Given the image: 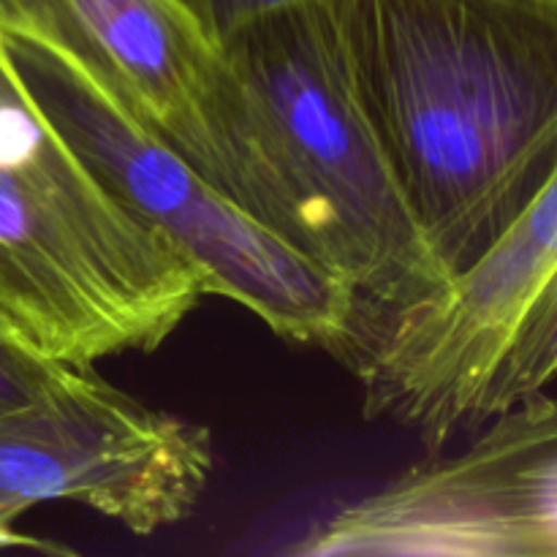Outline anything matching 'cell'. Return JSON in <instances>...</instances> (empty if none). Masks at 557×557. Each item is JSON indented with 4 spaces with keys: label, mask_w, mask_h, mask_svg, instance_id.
Returning <instances> with one entry per match:
<instances>
[{
    "label": "cell",
    "mask_w": 557,
    "mask_h": 557,
    "mask_svg": "<svg viewBox=\"0 0 557 557\" xmlns=\"http://www.w3.org/2000/svg\"><path fill=\"white\" fill-rule=\"evenodd\" d=\"M0 30L65 54L239 205L226 65L177 0H0Z\"/></svg>",
    "instance_id": "8"
},
{
    "label": "cell",
    "mask_w": 557,
    "mask_h": 557,
    "mask_svg": "<svg viewBox=\"0 0 557 557\" xmlns=\"http://www.w3.org/2000/svg\"><path fill=\"white\" fill-rule=\"evenodd\" d=\"M71 364H60L33 351L9 326L0 324V411L25 406L47 392Z\"/></svg>",
    "instance_id": "9"
},
{
    "label": "cell",
    "mask_w": 557,
    "mask_h": 557,
    "mask_svg": "<svg viewBox=\"0 0 557 557\" xmlns=\"http://www.w3.org/2000/svg\"><path fill=\"white\" fill-rule=\"evenodd\" d=\"M557 267V169L498 243L438 294L379 315L354 354L364 413L444 446L476 406L517 321Z\"/></svg>",
    "instance_id": "7"
},
{
    "label": "cell",
    "mask_w": 557,
    "mask_h": 557,
    "mask_svg": "<svg viewBox=\"0 0 557 557\" xmlns=\"http://www.w3.org/2000/svg\"><path fill=\"white\" fill-rule=\"evenodd\" d=\"M54 128L0 30V324L47 359L152 354L205 299Z\"/></svg>",
    "instance_id": "3"
},
{
    "label": "cell",
    "mask_w": 557,
    "mask_h": 557,
    "mask_svg": "<svg viewBox=\"0 0 557 557\" xmlns=\"http://www.w3.org/2000/svg\"><path fill=\"white\" fill-rule=\"evenodd\" d=\"M218 49L250 215L346 283L375 319L438 294L451 275L408 210L324 5L272 11Z\"/></svg>",
    "instance_id": "2"
},
{
    "label": "cell",
    "mask_w": 557,
    "mask_h": 557,
    "mask_svg": "<svg viewBox=\"0 0 557 557\" xmlns=\"http://www.w3.org/2000/svg\"><path fill=\"white\" fill-rule=\"evenodd\" d=\"M5 41L54 128L141 226L183 256L207 297L243 305L281 341L357 354L364 305L346 283L223 194L58 49Z\"/></svg>",
    "instance_id": "4"
},
{
    "label": "cell",
    "mask_w": 557,
    "mask_h": 557,
    "mask_svg": "<svg viewBox=\"0 0 557 557\" xmlns=\"http://www.w3.org/2000/svg\"><path fill=\"white\" fill-rule=\"evenodd\" d=\"M215 47L250 22L281 11L299 0H177Z\"/></svg>",
    "instance_id": "10"
},
{
    "label": "cell",
    "mask_w": 557,
    "mask_h": 557,
    "mask_svg": "<svg viewBox=\"0 0 557 557\" xmlns=\"http://www.w3.org/2000/svg\"><path fill=\"white\" fill-rule=\"evenodd\" d=\"M457 455L419 462L310 528L302 557L557 555V397L490 417Z\"/></svg>",
    "instance_id": "6"
},
{
    "label": "cell",
    "mask_w": 557,
    "mask_h": 557,
    "mask_svg": "<svg viewBox=\"0 0 557 557\" xmlns=\"http://www.w3.org/2000/svg\"><path fill=\"white\" fill-rule=\"evenodd\" d=\"M215 466L205 424L158 411L96 368H69L25 406L0 411V520L76 504L150 536L188 520Z\"/></svg>",
    "instance_id": "5"
},
{
    "label": "cell",
    "mask_w": 557,
    "mask_h": 557,
    "mask_svg": "<svg viewBox=\"0 0 557 557\" xmlns=\"http://www.w3.org/2000/svg\"><path fill=\"white\" fill-rule=\"evenodd\" d=\"M419 232L451 277L557 169V0H319Z\"/></svg>",
    "instance_id": "1"
},
{
    "label": "cell",
    "mask_w": 557,
    "mask_h": 557,
    "mask_svg": "<svg viewBox=\"0 0 557 557\" xmlns=\"http://www.w3.org/2000/svg\"><path fill=\"white\" fill-rule=\"evenodd\" d=\"M0 549H33V553H49V555H71L69 547L58 542H47V539L27 536V533L16 531L14 522L0 520Z\"/></svg>",
    "instance_id": "11"
}]
</instances>
